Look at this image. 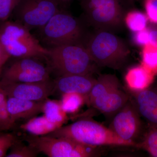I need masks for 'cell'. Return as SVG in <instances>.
<instances>
[{"mask_svg":"<svg viewBox=\"0 0 157 157\" xmlns=\"http://www.w3.org/2000/svg\"><path fill=\"white\" fill-rule=\"evenodd\" d=\"M155 76L142 65L130 68L125 76L128 88L134 93L148 88L153 83Z\"/></svg>","mask_w":157,"mask_h":157,"instance_id":"obj_16","label":"cell"},{"mask_svg":"<svg viewBox=\"0 0 157 157\" xmlns=\"http://www.w3.org/2000/svg\"><path fill=\"white\" fill-rule=\"evenodd\" d=\"M18 140L13 134L7 133L0 135V157L6 156L8 151Z\"/></svg>","mask_w":157,"mask_h":157,"instance_id":"obj_27","label":"cell"},{"mask_svg":"<svg viewBox=\"0 0 157 157\" xmlns=\"http://www.w3.org/2000/svg\"><path fill=\"white\" fill-rule=\"evenodd\" d=\"M60 125L54 123L48 120L44 115L36 116L27 121L20 127L23 132L34 136H44L61 127Z\"/></svg>","mask_w":157,"mask_h":157,"instance_id":"obj_17","label":"cell"},{"mask_svg":"<svg viewBox=\"0 0 157 157\" xmlns=\"http://www.w3.org/2000/svg\"><path fill=\"white\" fill-rule=\"evenodd\" d=\"M23 139L39 151L49 157H96L99 147L87 146L67 137L27 135Z\"/></svg>","mask_w":157,"mask_h":157,"instance_id":"obj_7","label":"cell"},{"mask_svg":"<svg viewBox=\"0 0 157 157\" xmlns=\"http://www.w3.org/2000/svg\"><path fill=\"white\" fill-rule=\"evenodd\" d=\"M44 101H31L8 97L7 109L12 121L15 124L17 121H28L42 113Z\"/></svg>","mask_w":157,"mask_h":157,"instance_id":"obj_15","label":"cell"},{"mask_svg":"<svg viewBox=\"0 0 157 157\" xmlns=\"http://www.w3.org/2000/svg\"><path fill=\"white\" fill-rule=\"evenodd\" d=\"M87 98L81 94L75 93L62 94L60 101L62 108L67 114L78 112L85 103Z\"/></svg>","mask_w":157,"mask_h":157,"instance_id":"obj_21","label":"cell"},{"mask_svg":"<svg viewBox=\"0 0 157 157\" xmlns=\"http://www.w3.org/2000/svg\"><path fill=\"white\" fill-rule=\"evenodd\" d=\"M133 100L141 117L147 124L157 126V86L134 93Z\"/></svg>","mask_w":157,"mask_h":157,"instance_id":"obj_14","label":"cell"},{"mask_svg":"<svg viewBox=\"0 0 157 157\" xmlns=\"http://www.w3.org/2000/svg\"><path fill=\"white\" fill-rule=\"evenodd\" d=\"M120 88V83L117 77L113 74H102L96 80L87 96L86 103H90L97 97Z\"/></svg>","mask_w":157,"mask_h":157,"instance_id":"obj_18","label":"cell"},{"mask_svg":"<svg viewBox=\"0 0 157 157\" xmlns=\"http://www.w3.org/2000/svg\"><path fill=\"white\" fill-rule=\"evenodd\" d=\"M132 37L133 42L137 45L143 46L149 43V29L134 33Z\"/></svg>","mask_w":157,"mask_h":157,"instance_id":"obj_29","label":"cell"},{"mask_svg":"<svg viewBox=\"0 0 157 157\" xmlns=\"http://www.w3.org/2000/svg\"><path fill=\"white\" fill-rule=\"evenodd\" d=\"M136 147L145 151L151 157H157V126H147Z\"/></svg>","mask_w":157,"mask_h":157,"instance_id":"obj_20","label":"cell"},{"mask_svg":"<svg viewBox=\"0 0 157 157\" xmlns=\"http://www.w3.org/2000/svg\"><path fill=\"white\" fill-rule=\"evenodd\" d=\"M0 42L10 56L15 58L46 59L48 48L31 33L30 30L15 21L0 23Z\"/></svg>","mask_w":157,"mask_h":157,"instance_id":"obj_5","label":"cell"},{"mask_svg":"<svg viewBox=\"0 0 157 157\" xmlns=\"http://www.w3.org/2000/svg\"><path fill=\"white\" fill-rule=\"evenodd\" d=\"M149 43L157 47V31L156 29H149Z\"/></svg>","mask_w":157,"mask_h":157,"instance_id":"obj_31","label":"cell"},{"mask_svg":"<svg viewBox=\"0 0 157 157\" xmlns=\"http://www.w3.org/2000/svg\"><path fill=\"white\" fill-rule=\"evenodd\" d=\"M11 150L7 157H36L39 153L29 144L25 145L19 140L11 147Z\"/></svg>","mask_w":157,"mask_h":157,"instance_id":"obj_24","label":"cell"},{"mask_svg":"<svg viewBox=\"0 0 157 157\" xmlns=\"http://www.w3.org/2000/svg\"><path fill=\"white\" fill-rule=\"evenodd\" d=\"M126 1L130 5H133L135 2V0H126Z\"/></svg>","mask_w":157,"mask_h":157,"instance_id":"obj_33","label":"cell"},{"mask_svg":"<svg viewBox=\"0 0 157 157\" xmlns=\"http://www.w3.org/2000/svg\"><path fill=\"white\" fill-rule=\"evenodd\" d=\"M33 57L16 58L3 71L1 80L16 82H33L50 79L48 67Z\"/></svg>","mask_w":157,"mask_h":157,"instance_id":"obj_10","label":"cell"},{"mask_svg":"<svg viewBox=\"0 0 157 157\" xmlns=\"http://www.w3.org/2000/svg\"><path fill=\"white\" fill-rule=\"evenodd\" d=\"M42 113L48 121L61 126L68 120L67 114L62 108L60 100H51L48 98L45 99Z\"/></svg>","mask_w":157,"mask_h":157,"instance_id":"obj_19","label":"cell"},{"mask_svg":"<svg viewBox=\"0 0 157 157\" xmlns=\"http://www.w3.org/2000/svg\"><path fill=\"white\" fill-rule=\"evenodd\" d=\"M134 100L130 99L112 117L109 128L120 137L137 145L145 130Z\"/></svg>","mask_w":157,"mask_h":157,"instance_id":"obj_9","label":"cell"},{"mask_svg":"<svg viewBox=\"0 0 157 157\" xmlns=\"http://www.w3.org/2000/svg\"><path fill=\"white\" fill-rule=\"evenodd\" d=\"M0 88L8 97L40 101L47 99L55 93L53 80L33 82H11L0 80Z\"/></svg>","mask_w":157,"mask_h":157,"instance_id":"obj_11","label":"cell"},{"mask_svg":"<svg viewBox=\"0 0 157 157\" xmlns=\"http://www.w3.org/2000/svg\"><path fill=\"white\" fill-rule=\"evenodd\" d=\"M141 65L155 76L157 75V47L149 43L143 46Z\"/></svg>","mask_w":157,"mask_h":157,"instance_id":"obj_23","label":"cell"},{"mask_svg":"<svg viewBox=\"0 0 157 157\" xmlns=\"http://www.w3.org/2000/svg\"><path fill=\"white\" fill-rule=\"evenodd\" d=\"M52 137H67L87 146L135 147L136 144L121 139L109 128L98 122L83 119L63 126L47 135Z\"/></svg>","mask_w":157,"mask_h":157,"instance_id":"obj_2","label":"cell"},{"mask_svg":"<svg viewBox=\"0 0 157 157\" xmlns=\"http://www.w3.org/2000/svg\"><path fill=\"white\" fill-rule=\"evenodd\" d=\"M83 45L98 67L120 69L130 54L126 43L110 31L95 30L88 33Z\"/></svg>","mask_w":157,"mask_h":157,"instance_id":"obj_4","label":"cell"},{"mask_svg":"<svg viewBox=\"0 0 157 157\" xmlns=\"http://www.w3.org/2000/svg\"><path fill=\"white\" fill-rule=\"evenodd\" d=\"M82 18L62 9L39 30V39L48 47L69 44H83L88 32Z\"/></svg>","mask_w":157,"mask_h":157,"instance_id":"obj_3","label":"cell"},{"mask_svg":"<svg viewBox=\"0 0 157 157\" xmlns=\"http://www.w3.org/2000/svg\"><path fill=\"white\" fill-rule=\"evenodd\" d=\"M11 57L10 55L8 53L0 42V80L2 77L3 67Z\"/></svg>","mask_w":157,"mask_h":157,"instance_id":"obj_30","label":"cell"},{"mask_svg":"<svg viewBox=\"0 0 157 157\" xmlns=\"http://www.w3.org/2000/svg\"><path fill=\"white\" fill-rule=\"evenodd\" d=\"M63 8L57 0H21L12 15L14 21L31 31L42 27Z\"/></svg>","mask_w":157,"mask_h":157,"instance_id":"obj_8","label":"cell"},{"mask_svg":"<svg viewBox=\"0 0 157 157\" xmlns=\"http://www.w3.org/2000/svg\"><path fill=\"white\" fill-rule=\"evenodd\" d=\"M21 0H0V23L8 20Z\"/></svg>","mask_w":157,"mask_h":157,"instance_id":"obj_25","label":"cell"},{"mask_svg":"<svg viewBox=\"0 0 157 157\" xmlns=\"http://www.w3.org/2000/svg\"><path fill=\"white\" fill-rule=\"evenodd\" d=\"M15 124L12 121L7 109L6 99L0 104V132L11 129L14 127Z\"/></svg>","mask_w":157,"mask_h":157,"instance_id":"obj_26","label":"cell"},{"mask_svg":"<svg viewBox=\"0 0 157 157\" xmlns=\"http://www.w3.org/2000/svg\"><path fill=\"white\" fill-rule=\"evenodd\" d=\"M146 15L151 22L157 24V0H143Z\"/></svg>","mask_w":157,"mask_h":157,"instance_id":"obj_28","label":"cell"},{"mask_svg":"<svg viewBox=\"0 0 157 157\" xmlns=\"http://www.w3.org/2000/svg\"><path fill=\"white\" fill-rule=\"evenodd\" d=\"M96 78L92 75H71L57 76L53 80L55 93L59 94L75 93L87 98Z\"/></svg>","mask_w":157,"mask_h":157,"instance_id":"obj_12","label":"cell"},{"mask_svg":"<svg viewBox=\"0 0 157 157\" xmlns=\"http://www.w3.org/2000/svg\"><path fill=\"white\" fill-rule=\"evenodd\" d=\"M155 86H157V83L156 85H155Z\"/></svg>","mask_w":157,"mask_h":157,"instance_id":"obj_34","label":"cell"},{"mask_svg":"<svg viewBox=\"0 0 157 157\" xmlns=\"http://www.w3.org/2000/svg\"><path fill=\"white\" fill-rule=\"evenodd\" d=\"M82 19L95 30L112 32L122 25L125 16L122 0H80Z\"/></svg>","mask_w":157,"mask_h":157,"instance_id":"obj_6","label":"cell"},{"mask_svg":"<svg viewBox=\"0 0 157 157\" xmlns=\"http://www.w3.org/2000/svg\"><path fill=\"white\" fill-rule=\"evenodd\" d=\"M46 60L51 73L57 77L71 75H93L98 66L83 44H69L47 48Z\"/></svg>","mask_w":157,"mask_h":157,"instance_id":"obj_1","label":"cell"},{"mask_svg":"<svg viewBox=\"0 0 157 157\" xmlns=\"http://www.w3.org/2000/svg\"><path fill=\"white\" fill-rule=\"evenodd\" d=\"M156 30H157V28H156Z\"/></svg>","mask_w":157,"mask_h":157,"instance_id":"obj_35","label":"cell"},{"mask_svg":"<svg viewBox=\"0 0 157 157\" xmlns=\"http://www.w3.org/2000/svg\"><path fill=\"white\" fill-rule=\"evenodd\" d=\"M58 2L60 3L61 4L64 6V7H66L69 4H70L73 0H57Z\"/></svg>","mask_w":157,"mask_h":157,"instance_id":"obj_32","label":"cell"},{"mask_svg":"<svg viewBox=\"0 0 157 157\" xmlns=\"http://www.w3.org/2000/svg\"><path fill=\"white\" fill-rule=\"evenodd\" d=\"M148 20L146 14L137 10L129 11L124 17V21L127 27L133 33L146 29Z\"/></svg>","mask_w":157,"mask_h":157,"instance_id":"obj_22","label":"cell"},{"mask_svg":"<svg viewBox=\"0 0 157 157\" xmlns=\"http://www.w3.org/2000/svg\"><path fill=\"white\" fill-rule=\"evenodd\" d=\"M130 98L129 95L120 88L97 97L89 105L105 116L112 118Z\"/></svg>","mask_w":157,"mask_h":157,"instance_id":"obj_13","label":"cell"}]
</instances>
